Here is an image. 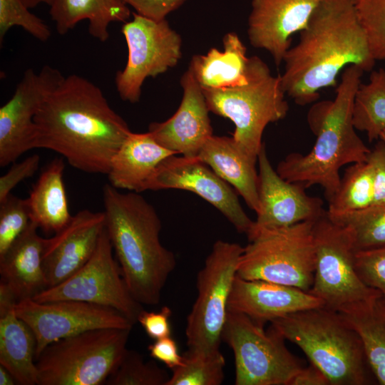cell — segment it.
<instances>
[{"instance_id": "1", "label": "cell", "mask_w": 385, "mask_h": 385, "mask_svg": "<svg viewBox=\"0 0 385 385\" xmlns=\"http://www.w3.org/2000/svg\"><path fill=\"white\" fill-rule=\"evenodd\" d=\"M34 148L56 152L74 168L107 175L113 157L132 133L101 89L76 74L62 79L34 118Z\"/></svg>"}, {"instance_id": "2", "label": "cell", "mask_w": 385, "mask_h": 385, "mask_svg": "<svg viewBox=\"0 0 385 385\" xmlns=\"http://www.w3.org/2000/svg\"><path fill=\"white\" fill-rule=\"evenodd\" d=\"M283 62V90L302 106L316 101L320 90L335 86L344 68L356 65L364 72L371 71L376 61L354 0H321Z\"/></svg>"}, {"instance_id": "3", "label": "cell", "mask_w": 385, "mask_h": 385, "mask_svg": "<svg viewBox=\"0 0 385 385\" xmlns=\"http://www.w3.org/2000/svg\"><path fill=\"white\" fill-rule=\"evenodd\" d=\"M105 227L126 285L139 303L155 305L176 267L173 252L160 242L161 220L139 192L103 188Z\"/></svg>"}, {"instance_id": "4", "label": "cell", "mask_w": 385, "mask_h": 385, "mask_svg": "<svg viewBox=\"0 0 385 385\" xmlns=\"http://www.w3.org/2000/svg\"><path fill=\"white\" fill-rule=\"evenodd\" d=\"M364 73L356 65L346 67L334 100L317 102L309 108L307 118L315 144L307 154L292 153L278 163L276 170L283 179L306 188L319 185L329 201L339 186L340 168L367 160L371 150L352 122L354 97Z\"/></svg>"}, {"instance_id": "5", "label": "cell", "mask_w": 385, "mask_h": 385, "mask_svg": "<svg viewBox=\"0 0 385 385\" xmlns=\"http://www.w3.org/2000/svg\"><path fill=\"white\" fill-rule=\"evenodd\" d=\"M270 325L297 344L331 385L369 384L361 339L339 312L319 307L277 318Z\"/></svg>"}, {"instance_id": "6", "label": "cell", "mask_w": 385, "mask_h": 385, "mask_svg": "<svg viewBox=\"0 0 385 385\" xmlns=\"http://www.w3.org/2000/svg\"><path fill=\"white\" fill-rule=\"evenodd\" d=\"M202 91L210 112L233 122L232 138L255 160L264 144L266 126L284 119L289 111L281 76H272L257 56L249 58L245 83Z\"/></svg>"}, {"instance_id": "7", "label": "cell", "mask_w": 385, "mask_h": 385, "mask_svg": "<svg viewBox=\"0 0 385 385\" xmlns=\"http://www.w3.org/2000/svg\"><path fill=\"white\" fill-rule=\"evenodd\" d=\"M315 220L283 227L252 225L247 234L249 242L240 258L237 275L309 292L315 270Z\"/></svg>"}, {"instance_id": "8", "label": "cell", "mask_w": 385, "mask_h": 385, "mask_svg": "<svg viewBox=\"0 0 385 385\" xmlns=\"http://www.w3.org/2000/svg\"><path fill=\"white\" fill-rule=\"evenodd\" d=\"M131 329L88 330L48 344L36 359L38 385H101L124 355Z\"/></svg>"}, {"instance_id": "9", "label": "cell", "mask_w": 385, "mask_h": 385, "mask_svg": "<svg viewBox=\"0 0 385 385\" xmlns=\"http://www.w3.org/2000/svg\"><path fill=\"white\" fill-rule=\"evenodd\" d=\"M222 339L234 354L235 385H290L304 367L279 332L244 314L227 311Z\"/></svg>"}, {"instance_id": "10", "label": "cell", "mask_w": 385, "mask_h": 385, "mask_svg": "<svg viewBox=\"0 0 385 385\" xmlns=\"http://www.w3.org/2000/svg\"><path fill=\"white\" fill-rule=\"evenodd\" d=\"M315 270L309 293L321 299L324 307L339 311L351 304L381 297L366 285L355 269L351 230L332 220L327 210L314 223Z\"/></svg>"}, {"instance_id": "11", "label": "cell", "mask_w": 385, "mask_h": 385, "mask_svg": "<svg viewBox=\"0 0 385 385\" xmlns=\"http://www.w3.org/2000/svg\"><path fill=\"white\" fill-rule=\"evenodd\" d=\"M244 247L217 240L197 275L196 299L187 317L188 349H220L227 314V302Z\"/></svg>"}, {"instance_id": "12", "label": "cell", "mask_w": 385, "mask_h": 385, "mask_svg": "<svg viewBox=\"0 0 385 385\" xmlns=\"http://www.w3.org/2000/svg\"><path fill=\"white\" fill-rule=\"evenodd\" d=\"M121 32L128 48L123 69L116 72L115 84L120 98L140 101L146 78L156 77L175 66L182 57V38L166 19L155 21L137 13L124 23Z\"/></svg>"}, {"instance_id": "13", "label": "cell", "mask_w": 385, "mask_h": 385, "mask_svg": "<svg viewBox=\"0 0 385 385\" xmlns=\"http://www.w3.org/2000/svg\"><path fill=\"white\" fill-rule=\"evenodd\" d=\"M105 229L89 260L61 283L36 294L34 300L48 302L76 300L108 307L118 311L134 324L143 309L130 294Z\"/></svg>"}, {"instance_id": "14", "label": "cell", "mask_w": 385, "mask_h": 385, "mask_svg": "<svg viewBox=\"0 0 385 385\" xmlns=\"http://www.w3.org/2000/svg\"><path fill=\"white\" fill-rule=\"evenodd\" d=\"M14 311L36 337V359L58 340L93 329H132L134 325L114 309L76 300L38 302L27 298L17 302Z\"/></svg>"}, {"instance_id": "15", "label": "cell", "mask_w": 385, "mask_h": 385, "mask_svg": "<svg viewBox=\"0 0 385 385\" xmlns=\"http://www.w3.org/2000/svg\"><path fill=\"white\" fill-rule=\"evenodd\" d=\"M60 71L44 66L25 71L11 98L0 108V166L14 163L34 149L35 116L46 97L63 78Z\"/></svg>"}, {"instance_id": "16", "label": "cell", "mask_w": 385, "mask_h": 385, "mask_svg": "<svg viewBox=\"0 0 385 385\" xmlns=\"http://www.w3.org/2000/svg\"><path fill=\"white\" fill-rule=\"evenodd\" d=\"M165 189L195 193L218 210L240 233L247 235L253 225L229 183L197 157L173 155L165 158L148 180L145 190Z\"/></svg>"}, {"instance_id": "17", "label": "cell", "mask_w": 385, "mask_h": 385, "mask_svg": "<svg viewBox=\"0 0 385 385\" xmlns=\"http://www.w3.org/2000/svg\"><path fill=\"white\" fill-rule=\"evenodd\" d=\"M257 162L259 210L255 227H283L321 216L325 210L322 200L308 195L304 183L283 179L271 165L265 144Z\"/></svg>"}, {"instance_id": "18", "label": "cell", "mask_w": 385, "mask_h": 385, "mask_svg": "<svg viewBox=\"0 0 385 385\" xmlns=\"http://www.w3.org/2000/svg\"><path fill=\"white\" fill-rule=\"evenodd\" d=\"M183 90L177 111L163 122L149 125L148 133L161 146L185 157H197L212 136L209 109L202 88L190 68L180 78Z\"/></svg>"}, {"instance_id": "19", "label": "cell", "mask_w": 385, "mask_h": 385, "mask_svg": "<svg viewBox=\"0 0 385 385\" xmlns=\"http://www.w3.org/2000/svg\"><path fill=\"white\" fill-rule=\"evenodd\" d=\"M321 0H252L247 36L255 48L270 53L277 66L291 47L292 36L306 28Z\"/></svg>"}, {"instance_id": "20", "label": "cell", "mask_w": 385, "mask_h": 385, "mask_svg": "<svg viewBox=\"0 0 385 385\" xmlns=\"http://www.w3.org/2000/svg\"><path fill=\"white\" fill-rule=\"evenodd\" d=\"M104 229L103 212L82 210L61 231L46 239L43 268L48 287L65 281L89 260Z\"/></svg>"}, {"instance_id": "21", "label": "cell", "mask_w": 385, "mask_h": 385, "mask_svg": "<svg viewBox=\"0 0 385 385\" xmlns=\"http://www.w3.org/2000/svg\"><path fill=\"white\" fill-rule=\"evenodd\" d=\"M323 306L321 299L298 288L236 275L227 311L244 314L264 327L289 314Z\"/></svg>"}, {"instance_id": "22", "label": "cell", "mask_w": 385, "mask_h": 385, "mask_svg": "<svg viewBox=\"0 0 385 385\" xmlns=\"http://www.w3.org/2000/svg\"><path fill=\"white\" fill-rule=\"evenodd\" d=\"M32 221L7 252L0 258V288L17 302L33 298L48 288L43 268L46 238Z\"/></svg>"}, {"instance_id": "23", "label": "cell", "mask_w": 385, "mask_h": 385, "mask_svg": "<svg viewBox=\"0 0 385 385\" xmlns=\"http://www.w3.org/2000/svg\"><path fill=\"white\" fill-rule=\"evenodd\" d=\"M17 301L0 288V365L21 385H38L36 337L16 314Z\"/></svg>"}, {"instance_id": "24", "label": "cell", "mask_w": 385, "mask_h": 385, "mask_svg": "<svg viewBox=\"0 0 385 385\" xmlns=\"http://www.w3.org/2000/svg\"><path fill=\"white\" fill-rule=\"evenodd\" d=\"M173 155L148 132L131 133L112 158L107 174L110 184L117 189L145 191L158 165Z\"/></svg>"}, {"instance_id": "25", "label": "cell", "mask_w": 385, "mask_h": 385, "mask_svg": "<svg viewBox=\"0 0 385 385\" xmlns=\"http://www.w3.org/2000/svg\"><path fill=\"white\" fill-rule=\"evenodd\" d=\"M197 157L232 185L251 210L258 211L257 160L241 148L232 137L212 135Z\"/></svg>"}, {"instance_id": "26", "label": "cell", "mask_w": 385, "mask_h": 385, "mask_svg": "<svg viewBox=\"0 0 385 385\" xmlns=\"http://www.w3.org/2000/svg\"><path fill=\"white\" fill-rule=\"evenodd\" d=\"M223 51L210 48L205 55H194L188 68L202 88H222L247 82L249 58L247 47L235 32L223 38Z\"/></svg>"}, {"instance_id": "27", "label": "cell", "mask_w": 385, "mask_h": 385, "mask_svg": "<svg viewBox=\"0 0 385 385\" xmlns=\"http://www.w3.org/2000/svg\"><path fill=\"white\" fill-rule=\"evenodd\" d=\"M64 159L55 158L43 170L27 199L31 221L45 232L61 231L70 222L63 175Z\"/></svg>"}, {"instance_id": "28", "label": "cell", "mask_w": 385, "mask_h": 385, "mask_svg": "<svg viewBox=\"0 0 385 385\" xmlns=\"http://www.w3.org/2000/svg\"><path fill=\"white\" fill-rule=\"evenodd\" d=\"M49 6L59 34H67L87 20L89 34L101 42L108 39L111 23H125L130 16L128 6L121 0H53Z\"/></svg>"}, {"instance_id": "29", "label": "cell", "mask_w": 385, "mask_h": 385, "mask_svg": "<svg viewBox=\"0 0 385 385\" xmlns=\"http://www.w3.org/2000/svg\"><path fill=\"white\" fill-rule=\"evenodd\" d=\"M338 312L360 337L369 368L385 385V300L379 297Z\"/></svg>"}, {"instance_id": "30", "label": "cell", "mask_w": 385, "mask_h": 385, "mask_svg": "<svg viewBox=\"0 0 385 385\" xmlns=\"http://www.w3.org/2000/svg\"><path fill=\"white\" fill-rule=\"evenodd\" d=\"M352 122L366 132L369 142L379 140L385 130V69L372 71L369 81L361 83L354 97Z\"/></svg>"}, {"instance_id": "31", "label": "cell", "mask_w": 385, "mask_h": 385, "mask_svg": "<svg viewBox=\"0 0 385 385\" xmlns=\"http://www.w3.org/2000/svg\"><path fill=\"white\" fill-rule=\"evenodd\" d=\"M374 169L370 161L354 163L345 170L339 186L328 201L329 215L362 210L373 205Z\"/></svg>"}, {"instance_id": "32", "label": "cell", "mask_w": 385, "mask_h": 385, "mask_svg": "<svg viewBox=\"0 0 385 385\" xmlns=\"http://www.w3.org/2000/svg\"><path fill=\"white\" fill-rule=\"evenodd\" d=\"M183 364L173 369L166 385H220L224 379L225 359L220 349H190Z\"/></svg>"}, {"instance_id": "33", "label": "cell", "mask_w": 385, "mask_h": 385, "mask_svg": "<svg viewBox=\"0 0 385 385\" xmlns=\"http://www.w3.org/2000/svg\"><path fill=\"white\" fill-rule=\"evenodd\" d=\"M328 215L336 222L351 230L356 251L385 247V206L372 205L362 210Z\"/></svg>"}, {"instance_id": "34", "label": "cell", "mask_w": 385, "mask_h": 385, "mask_svg": "<svg viewBox=\"0 0 385 385\" xmlns=\"http://www.w3.org/2000/svg\"><path fill=\"white\" fill-rule=\"evenodd\" d=\"M170 377L168 373L153 360L145 361L140 354L127 349L105 384L166 385Z\"/></svg>"}, {"instance_id": "35", "label": "cell", "mask_w": 385, "mask_h": 385, "mask_svg": "<svg viewBox=\"0 0 385 385\" xmlns=\"http://www.w3.org/2000/svg\"><path fill=\"white\" fill-rule=\"evenodd\" d=\"M373 58L385 61V0H354Z\"/></svg>"}, {"instance_id": "36", "label": "cell", "mask_w": 385, "mask_h": 385, "mask_svg": "<svg viewBox=\"0 0 385 385\" xmlns=\"http://www.w3.org/2000/svg\"><path fill=\"white\" fill-rule=\"evenodd\" d=\"M21 0H0V42L14 26L24 30L40 41H47L51 31L39 17L32 14Z\"/></svg>"}, {"instance_id": "37", "label": "cell", "mask_w": 385, "mask_h": 385, "mask_svg": "<svg viewBox=\"0 0 385 385\" xmlns=\"http://www.w3.org/2000/svg\"><path fill=\"white\" fill-rule=\"evenodd\" d=\"M30 222L26 198L11 194L0 203V258L25 231Z\"/></svg>"}, {"instance_id": "38", "label": "cell", "mask_w": 385, "mask_h": 385, "mask_svg": "<svg viewBox=\"0 0 385 385\" xmlns=\"http://www.w3.org/2000/svg\"><path fill=\"white\" fill-rule=\"evenodd\" d=\"M355 269L361 279L385 300V247L356 251Z\"/></svg>"}, {"instance_id": "39", "label": "cell", "mask_w": 385, "mask_h": 385, "mask_svg": "<svg viewBox=\"0 0 385 385\" xmlns=\"http://www.w3.org/2000/svg\"><path fill=\"white\" fill-rule=\"evenodd\" d=\"M40 156L30 155L19 163L14 162L9 170L0 177V203L11 195V190L21 181L32 177L38 170Z\"/></svg>"}, {"instance_id": "40", "label": "cell", "mask_w": 385, "mask_h": 385, "mask_svg": "<svg viewBox=\"0 0 385 385\" xmlns=\"http://www.w3.org/2000/svg\"><path fill=\"white\" fill-rule=\"evenodd\" d=\"M171 314L172 311L167 306L163 307L159 312H148L143 309L138 315V322L150 338L156 340L170 336Z\"/></svg>"}, {"instance_id": "41", "label": "cell", "mask_w": 385, "mask_h": 385, "mask_svg": "<svg viewBox=\"0 0 385 385\" xmlns=\"http://www.w3.org/2000/svg\"><path fill=\"white\" fill-rule=\"evenodd\" d=\"M145 17L162 21L186 0H121Z\"/></svg>"}, {"instance_id": "42", "label": "cell", "mask_w": 385, "mask_h": 385, "mask_svg": "<svg viewBox=\"0 0 385 385\" xmlns=\"http://www.w3.org/2000/svg\"><path fill=\"white\" fill-rule=\"evenodd\" d=\"M367 160L374 169V197L372 205L385 206V145L383 142L379 140L371 150Z\"/></svg>"}, {"instance_id": "43", "label": "cell", "mask_w": 385, "mask_h": 385, "mask_svg": "<svg viewBox=\"0 0 385 385\" xmlns=\"http://www.w3.org/2000/svg\"><path fill=\"white\" fill-rule=\"evenodd\" d=\"M152 358L163 362L171 369L183 364V356L178 352L176 342L170 336L156 339L148 346Z\"/></svg>"}, {"instance_id": "44", "label": "cell", "mask_w": 385, "mask_h": 385, "mask_svg": "<svg viewBox=\"0 0 385 385\" xmlns=\"http://www.w3.org/2000/svg\"><path fill=\"white\" fill-rule=\"evenodd\" d=\"M290 385H331L324 373L311 364L303 367L293 378Z\"/></svg>"}, {"instance_id": "45", "label": "cell", "mask_w": 385, "mask_h": 385, "mask_svg": "<svg viewBox=\"0 0 385 385\" xmlns=\"http://www.w3.org/2000/svg\"><path fill=\"white\" fill-rule=\"evenodd\" d=\"M17 384L11 374L0 365V385H14Z\"/></svg>"}, {"instance_id": "46", "label": "cell", "mask_w": 385, "mask_h": 385, "mask_svg": "<svg viewBox=\"0 0 385 385\" xmlns=\"http://www.w3.org/2000/svg\"><path fill=\"white\" fill-rule=\"evenodd\" d=\"M21 1L26 4V6L28 8L32 9L42 3L46 4L48 6H50L53 0H21Z\"/></svg>"}, {"instance_id": "47", "label": "cell", "mask_w": 385, "mask_h": 385, "mask_svg": "<svg viewBox=\"0 0 385 385\" xmlns=\"http://www.w3.org/2000/svg\"><path fill=\"white\" fill-rule=\"evenodd\" d=\"M385 145V130L381 133L379 139Z\"/></svg>"}]
</instances>
